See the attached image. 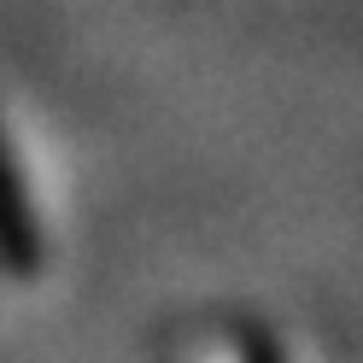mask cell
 <instances>
[{
	"label": "cell",
	"instance_id": "obj_1",
	"mask_svg": "<svg viewBox=\"0 0 363 363\" xmlns=\"http://www.w3.org/2000/svg\"><path fill=\"white\" fill-rule=\"evenodd\" d=\"M41 258H48V240H41V217L30 206V188L18 176V158L6 147V129H0V269L18 281H30Z\"/></svg>",
	"mask_w": 363,
	"mask_h": 363
},
{
	"label": "cell",
	"instance_id": "obj_2",
	"mask_svg": "<svg viewBox=\"0 0 363 363\" xmlns=\"http://www.w3.org/2000/svg\"><path fill=\"white\" fill-rule=\"evenodd\" d=\"M246 363H281V346L264 340V334H252V340H246Z\"/></svg>",
	"mask_w": 363,
	"mask_h": 363
}]
</instances>
